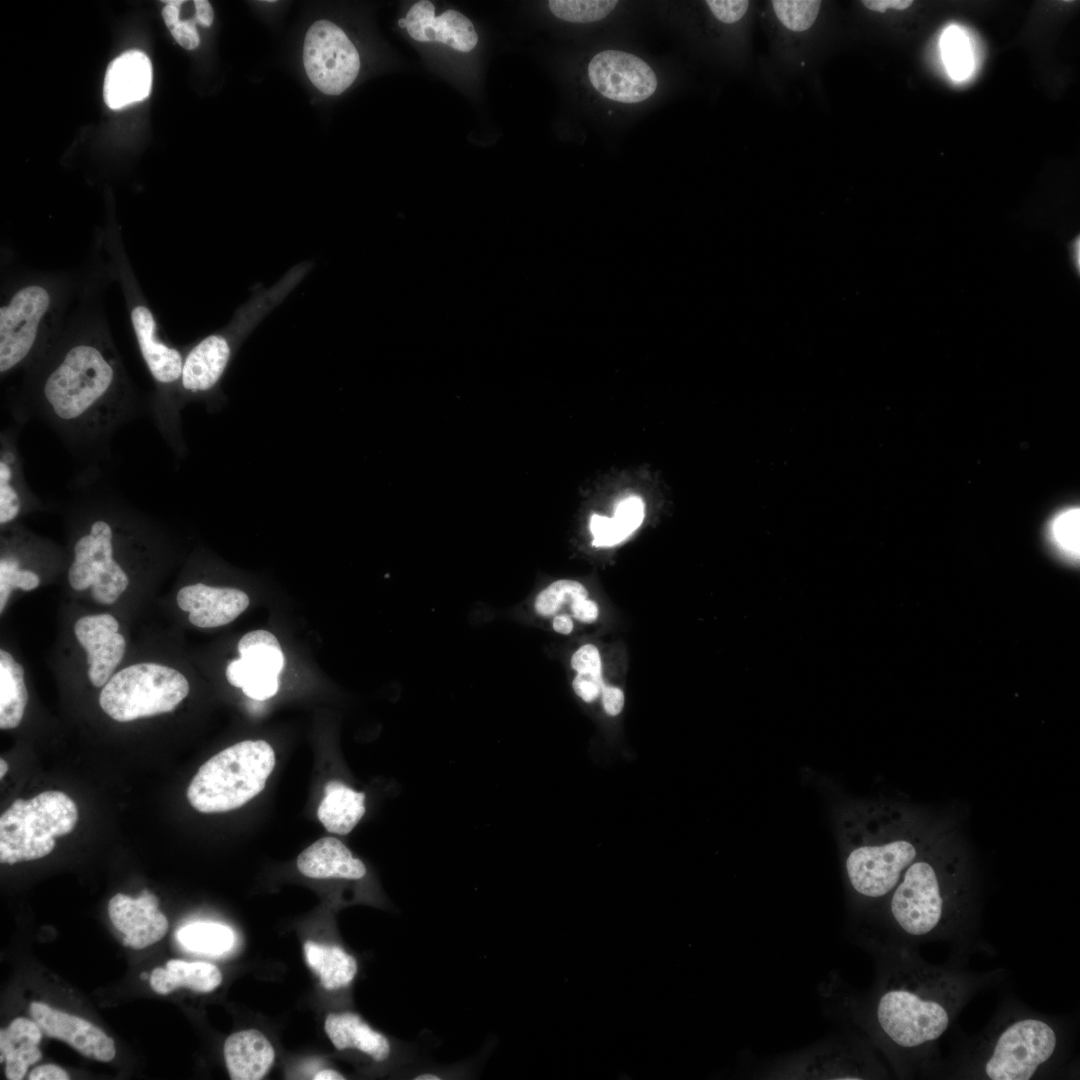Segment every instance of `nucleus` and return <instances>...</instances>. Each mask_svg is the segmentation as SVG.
<instances>
[{
    "label": "nucleus",
    "instance_id": "f257e3e1",
    "mask_svg": "<svg viewBox=\"0 0 1080 1080\" xmlns=\"http://www.w3.org/2000/svg\"><path fill=\"white\" fill-rule=\"evenodd\" d=\"M875 959L876 976L865 994H843L836 1011L867 1036L896 1076H935L944 1069L940 1039L965 1005L997 982L1003 970L974 973L924 960L916 946L859 940Z\"/></svg>",
    "mask_w": 1080,
    "mask_h": 1080
},
{
    "label": "nucleus",
    "instance_id": "f03ea898",
    "mask_svg": "<svg viewBox=\"0 0 1080 1080\" xmlns=\"http://www.w3.org/2000/svg\"><path fill=\"white\" fill-rule=\"evenodd\" d=\"M858 922L857 940L916 946L931 941L966 944L977 924L971 860L938 837L904 871L886 899Z\"/></svg>",
    "mask_w": 1080,
    "mask_h": 1080
},
{
    "label": "nucleus",
    "instance_id": "7ed1b4c3",
    "mask_svg": "<svg viewBox=\"0 0 1080 1080\" xmlns=\"http://www.w3.org/2000/svg\"><path fill=\"white\" fill-rule=\"evenodd\" d=\"M35 414L75 450H99L135 413L124 369L105 338L86 336L60 348L33 392Z\"/></svg>",
    "mask_w": 1080,
    "mask_h": 1080
},
{
    "label": "nucleus",
    "instance_id": "20e7f679",
    "mask_svg": "<svg viewBox=\"0 0 1080 1080\" xmlns=\"http://www.w3.org/2000/svg\"><path fill=\"white\" fill-rule=\"evenodd\" d=\"M1071 1045L1068 1021L1007 1000L982 1032L962 1044L945 1070L960 1079L1054 1078L1064 1074Z\"/></svg>",
    "mask_w": 1080,
    "mask_h": 1080
},
{
    "label": "nucleus",
    "instance_id": "39448f33",
    "mask_svg": "<svg viewBox=\"0 0 1080 1080\" xmlns=\"http://www.w3.org/2000/svg\"><path fill=\"white\" fill-rule=\"evenodd\" d=\"M309 262L297 264L270 288H259L238 308L230 323L192 345L186 352L176 395V408L202 401L214 410L224 401L221 382L242 343L253 329L277 307L311 270Z\"/></svg>",
    "mask_w": 1080,
    "mask_h": 1080
},
{
    "label": "nucleus",
    "instance_id": "423d86ee",
    "mask_svg": "<svg viewBox=\"0 0 1080 1080\" xmlns=\"http://www.w3.org/2000/svg\"><path fill=\"white\" fill-rule=\"evenodd\" d=\"M275 766V754L263 740L234 744L207 760L187 789L199 812L220 813L243 806L258 795Z\"/></svg>",
    "mask_w": 1080,
    "mask_h": 1080
},
{
    "label": "nucleus",
    "instance_id": "0eeeda50",
    "mask_svg": "<svg viewBox=\"0 0 1080 1080\" xmlns=\"http://www.w3.org/2000/svg\"><path fill=\"white\" fill-rule=\"evenodd\" d=\"M77 820L76 804L61 791L16 799L0 817V861L14 864L48 855L55 838L70 833Z\"/></svg>",
    "mask_w": 1080,
    "mask_h": 1080
},
{
    "label": "nucleus",
    "instance_id": "6e6552de",
    "mask_svg": "<svg viewBox=\"0 0 1080 1080\" xmlns=\"http://www.w3.org/2000/svg\"><path fill=\"white\" fill-rule=\"evenodd\" d=\"M188 693L189 683L181 672L157 663H138L108 680L99 704L112 719L127 722L170 712Z\"/></svg>",
    "mask_w": 1080,
    "mask_h": 1080
},
{
    "label": "nucleus",
    "instance_id": "1a4fd4ad",
    "mask_svg": "<svg viewBox=\"0 0 1080 1080\" xmlns=\"http://www.w3.org/2000/svg\"><path fill=\"white\" fill-rule=\"evenodd\" d=\"M937 838L924 830L909 837L860 845L849 852L845 871L862 918L886 899L908 866Z\"/></svg>",
    "mask_w": 1080,
    "mask_h": 1080
},
{
    "label": "nucleus",
    "instance_id": "9d476101",
    "mask_svg": "<svg viewBox=\"0 0 1080 1080\" xmlns=\"http://www.w3.org/2000/svg\"><path fill=\"white\" fill-rule=\"evenodd\" d=\"M854 1034L837 1035L769 1063L757 1073L775 1079H881L887 1071L872 1045Z\"/></svg>",
    "mask_w": 1080,
    "mask_h": 1080
},
{
    "label": "nucleus",
    "instance_id": "9b49d317",
    "mask_svg": "<svg viewBox=\"0 0 1080 1080\" xmlns=\"http://www.w3.org/2000/svg\"><path fill=\"white\" fill-rule=\"evenodd\" d=\"M55 309L53 291L42 283L16 289L0 307V373L6 376L39 352Z\"/></svg>",
    "mask_w": 1080,
    "mask_h": 1080
},
{
    "label": "nucleus",
    "instance_id": "f8f14e48",
    "mask_svg": "<svg viewBox=\"0 0 1080 1080\" xmlns=\"http://www.w3.org/2000/svg\"><path fill=\"white\" fill-rule=\"evenodd\" d=\"M68 580L75 590L91 587L95 602L110 605L126 590L129 578L115 558V530L105 519H96L74 544Z\"/></svg>",
    "mask_w": 1080,
    "mask_h": 1080
},
{
    "label": "nucleus",
    "instance_id": "ddd939ff",
    "mask_svg": "<svg viewBox=\"0 0 1080 1080\" xmlns=\"http://www.w3.org/2000/svg\"><path fill=\"white\" fill-rule=\"evenodd\" d=\"M303 64L315 87L325 94L339 95L355 81L360 57L341 28L318 20L306 33Z\"/></svg>",
    "mask_w": 1080,
    "mask_h": 1080
},
{
    "label": "nucleus",
    "instance_id": "4468645a",
    "mask_svg": "<svg viewBox=\"0 0 1080 1080\" xmlns=\"http://www.w3.org/2000/svg\"><path fill=\"white\" fill-rule=\"evenodd\" d=\"M239 659L226 669L228 682L249 698L263 701L279 690V675L285 659L278 639L269 631L246 633L238 643Z\"/></svg>",
    "mask_w": 1080,
    "mask_h": 1080
},
{
    "label": "nucleus",
    "instance_id": "2eb2a0df",
    "mask_svg": "<svg viewBox=\"0 0 1080 1080\" xmlns=\"http://www.w3.org/2000/svg\"><path fill=\"white\" fill-rule=\"evenodd\" d=\"M592 86L604 97L622 103H638L657 88L652 68L634 54L619 50L597 53L588 65Z\"/></svg>",
    "mask_w": 1080,
    "mask_h": 1080
},
{
    "label": "nucleus",
    "instance_id": "dca6fc26",
    "mask_svg": "<svg viewBox=\"0 0 1080 1080\" xmlns=\"http://www.w3.org/2000/svg\"><path fill=\"white\" fill-rule=\"evenodd\" d=\"M109 918L121 932L123 944L143 949L158 942L167 932L168 921L158 909V898L143 890L137 898L118 893L108 904Z\"/></svg>",
    "mask_w": 1080,
    "mask_h": 1080
},
{
    "label": "nucleus",
    "instance_id": "f3484780",
    "mask_svg": "<svg viewBox=\"0 0 1080 1080\" xmlns=\"http://www.w3.org/2000/svg\"><path fill=\"white\" fill-rule=\"evenodd\" d=\"M29 1013L45 1035L68 1043L82 1055L101 1062L114 1058L113 1039L87 1020L42 1002H32Z\"/></svg>",
    "mask_w": 1080,
    "mask_h": 1080
},
{
    "label": "nucleus",
    "instance_id": "a211bd4d",
    "mask_svg": "<svg viewBox=\"0 0 1080 1080\" xmlns=\"http://www.w3.org/2000/svg\"><path fill=\"white\" fill-rule=\"evenodd\" d=\"M118 629V621L110 614L84 616L74 625L76 638L87 653L88 675L95 687L108 682L124 656L126 643Z\"/></svg>",
    "mask_w": 1080,
    "mask_h": 1080
},
{
    "label": "nucleus",
    "instance_id": "6ab92c4d",
    "mask_svg": "<svg viewBox=\"0 0 1080 1080\" xmlns=\"http://www.w3.org/2000/svg\"><path fill=\"white\" fill-rule=\"evenodd\" d=\"M405 20L409 35L419 42H441L460 52L471 51L478 42L475 28L465 15L447 10L435 17L434 5L427 0L415 3Z\"/></svg>",
    "mask_w": 1080,
    "mask_h": 1080
},
{
    "label": "nucleus",
    "instance_id": "aec40b11",
    "mask_svg": "<svg viewBox=\"0 0 1080 1080\" xmlns=\"http://www.w3.org/2000/svg\"><path fill=\"white\" fill-rule=\"evenodd\" d=\"M248 595L236 588L188 585L177 594V604L189 613V621L200 628H213L235 620L249 605Z\"/></svg>",
    "mask_w": 1080,
    "mask_h": 1080
},
{
    "label": "nucleus",
    "instance_id": "412c9836",
    "mask_svg": "<svg viewBox=\"0 0 1080 1080\" xmlns=\"http://www.w3.org/2000/svg\"><path fill=\"white\" fill-rule=\"evenodd\" d=\"M152 86V65L141 51H127L108 66L103 95L113 110L124 108L147 98Z\"/></svg>",
    "mask_w": 1080,
    "mask_h": 1080
},
{
    "label": "nucleus",
    "instance_id": "4be33fe9",
    "mask_svg": "<svg viewBox=\"0 0 1080 1080\" xmlns=\"http://www.w3.org/2000/svg\"><path fill=\"white\" fill-rule=\"evenodd\" d=\"M297 867L304 876L315 879L360 880L367 873L364 863L334 837L321 838L302 851Z\"/></svg>",
    "mask_w": 1080,
    "mask_h": 1080
},
{
    "label": "nucleus",
    "instance_id": "5701e85b",
    "mask_svg": "<svg viewBox=\"0 0 1080 1080\" xmlns=\"http://www.w3.org/2000/svg\"><path fill=\"white\" fill-rule=\"evenodd\" d=\"M224 1057L231 1079L259 1080L268 1073L275 1051L261 1032L248 1029L226 1039Z\"/></svg>",
    "mask_w": 1080,
    "mask_h": 1080
},
{
    "label": "nucleus",
    "instance_id": "b1692460",
    "mask_svg": "<svg viewBox=\"0 0 1080 1080\" xmlns=\"http://www.w3.org/2000/svg\"><path fill=\"white\" fill-rule=\"evenodd\" d=\"M324 1028L338 1050L356 1049L376 1062L386 1060L391 1054L388 1038L374 1030L356 1013H330L326 1017Z\"/></svg>",
    "mask_w": 1080,
    "mask_h": 1080
},
{
    "label": "nucleus",
    "instance_id": "393cba45",
    "mask_svg": "<svg viewBox=\"0 0 1080 1080\" xmlns=\"http://www.w3.org/2000/svg\"><path fill=\"white\" fill-rule=\"evenodd\" d=\"M42 1033L34 1020L25 1018H16L6 1029H1L0 1061H5L7 1079H23L28 1067L42 1057L38 1048Z\"/></svg>",
    "mask_w": 1080,
    "mask_h": 1080
},
{
    "label": "nucleus",
    "instance_id": "a878e982",
    "mask_svg": "<svg viewBox=\"0 0 1080 1080\" xmlns=\"http://www.w3.org/2000/svg\"><path fill=\"white\" fill-rule=\"evenodd\" d=\"M366 811L365 794L341 781L331 780L325 785V794L317 815L327 831L339 835L350 833Z\"/></svg>",
    "mask_w": 1080,
    "mask_h": 1080
},
{
    "label": "nucleus",
    "instance_id": "bb28decb",
    "mask_svg": "<svg viewBox=\"0 0 1080 1080\" xmlns=\"http://www.w3.org/2000/svg\"><path fill=\"white\" fill-rule=\"evenodd\" d=\"M150 985L158 994H169L186 987L197 992H211L222 982L220 970L207 962H187L172 959L165 968H155L150 977Z\"/></svg>",
    "mask_w": 1080,
    "mask_h": 1080
},
{
    "label": "nucleus",
    "instance_id": "cd10ccee",
    "mask_svg": "<svg viewBox=\"0 0 1080 1080\" xmlns=\"http://www.w3.org/2000/svg\"><path fill=\"white\" fill-rule=\"evenodd\" d=\"M824 4L814 0H776L766 5L770 28L782 40L796 41L808 36L818 24Z\"/></svg>",
    "mask_w": 1080,
    "mask_h": 1080
},
{
    "label": "nucleus",
    "instance_id": "c85d7f7f",
    "mask_svg": "<svg viewBox=\"0 0 1080 1080\" xmlns=\"http://www.w3.org/2000/svg\"><path fill=\"white\" fill-rule=\"evenodd\" d=\"M304 953L308 966L318 974L321 985L327 990L348 987L357 974L356 959L340 946L307 941Z\"/></svg>",
    "mask_w": 1080,
    "mask_h": 1080
},
{
    "label": "nucleus",
    "instance_id": "c756f323",
    "mask_svg": "<svg viewBox=\"0 0 1080 1080\" xmlns=\"http://www.w3.org/2000/svg\"><path fill=\"white\" fill-rule=\"evenodd\" d=\"M12 438L2 440L0 456V523L5 525L15 520L24 504V499L33 496L24 478L20 458L12 443Z\"/></svg>",
    "mask_w": 1080,
    "mask_h": 1080
},
{
    "label": "nucleus",
    "instance_id": "7c9ffc66",
    "mask_svg": "<svg viewBox=\"0 0 1080 1080\" xmlns=\"http://www.w3.org/2000/svg\"><path fill=\"white\" fill-rule=\"evenodd\" d=\"M643 518L644 504L639 497L630 496L621 500L613 517L598 514L591 517L592 544L606 547L622 542L641 525Z\"/></svg>",
    "mask_w": 1080,
    "mask_h": 1080
},
{
    "label": "nucleus",
    "instance_id": "2f4dec72",
    "mask_svg": "<svg viewBox=\"0 0 1080 1080\" xmlns=\"http://www.w3.org/2000/svg\"><path fill=\"white\" fill-rule=\"evenodd\" d=\"M28 700L24 669L7 651L0 650V728L17 727Z\"/></svg>",
    "mask_w": 1080,
    "mask_h": 1080
},
{
    "label": "nucleus",
    "instance_id": "473e14b6",
    "mask_svg": "<svg viewBox=\"0 0 1080 1080\" xmlns=\"http://www.w3.org/2000/svg\"><path fill=\"white\" fill-rule=\"evenodd\" d=\"M177 939L185 948L203 954L220 955L234 943V933L228 926L213 922L187 924L177 932Z\"/></svg>",
    "mask_w": 1080,
    "mask_h": 1080
},
{
    "label": "nucleus",
    "instance_id": "72a5a7b5",
    "mask_svg": "<svg viewBox=\"0 0 1080 1080\" xmlns=\"http://www.w3.org/2000/svg\"><path fill=\"white\" fill-rule=\"evenodd\" d=\"M941 54L949 75L961 81L973 70V54L968 37L955 26L947 28L940 40Z\"/></svg>",
    "mask_w": 1080,
    "mask_h": 1080
},
{
    "label": "nucleus",
    "instance_id": "f704fd0d",
    "mask_svg": "<svg viewBox=\"0 0 1080 1080\" xmlns=\"http://www.w3.org/2000/svg\"><path fill=\"white\" fill-rule=\"evenodd\" d=\"M588 592L579 582L574 580H557L544 588L535 598L534 609L542 617H551L565 605L587 599Z\"/></svg>",
    "mask_w": 1080,
    "mask_h": 1080
},
{
    "label": "nucleus",
    "instance_id": "c9c22d12",
    "mask_svg": "<svg viewBox=\"0 0 1080 1080\" xmlns=\"http://www.w3.org/2000/svg\"><path fill=\"white\" fill-rule=\"evenodd\" d=\"M613 0H551V12L559 19L573 23H589L604 19L616 7Z\"/></svg>",
    "mask_w": 1080,
    "mask_h": 1080
},
{
    "label": "nucleus",
    "instance_id": "e433bc0d",
    "mask_svg": "<svg viewBox=\"0 0 1080 1080\" xmlns=\"http://www.w3.org/2000/svg\"><path fill=\"white\" fill-rule=\"evenodd\" d=\"M1079 508H1068L1051 521L1049 535L1054 546L1068 559H1079Z\"/></svg>",
    "mask_w": 1080,
    "mask_h": 1080
},
{
    "label": "nucleus",
    "instance_id": "4c0bfd02",
    "mask_svg": "<svg viewBox=\"0 0 1080 1080\" xmlns=\"http://www.w3.org/2000/svg\"><path fill=\"white\" fill-rule=\"evenodd\" d=\"M39 576L28 569L20 568L19 559L10 554L0 560V613L3 612L8 598L15 588L29 591L38 587Z\"/></svg>",
    "mask_w": 1080,
    "mask_h": 1080
},
{
    "label": "nucleus",
    "instance_id": "58836bf2",
    "mask_svg": "<svg viewBox=\"0 0 1080 1080\" xmlns=\"http://www.w3.org/2000/svg\"><path fill=\"white\" fill-rule=\"evenodd\" d=\"M712 15L722 23L734 24L748 12L749 1L744 0H708L705 1Z\"/></svg>",
    "mask_w": 1080,
    "mask_h": 1080
},
{
    "label": "nucleus",
    "instance_id": "ea45409f",
    "mask_svg": "<svg viewBox=\"0 0 1080 1080\" xmlns=\"http://www.w3.org/2000/svg\"><path fill=\"white\" fill-rule=\"evenodd\" d=\"M603 687L602 674L577 673L573 680L575 693L585 702L594 701L602 693Z\"/></svg>",
    "mask_w": 1080,
    "mask_h": 1080
},
{
    "label": "nucleus",
    "instance_id": "a19ab883",
    "mask_svg": "<svg viewBox=\"0 0 1080 1080\" xmlns=\"http://www.w3.org/2000/svg\"><path fill=\"white\" fill-rule=\"evenodd\" d=\"M571 667L577 673L601 674V659L598 649L592 644L580 647L571 658Z\"/></svg>",
    "mask_w": 1080,
    "mask_h": 1080
},
{
    "label": "nucleus",
    "instance_id": "79ce46f5",
    "mask_svg": "<svg viewBox=\"0 0 1080 1080\" xmlns=\"http://www.w3.org/2000/svg\"><path fill=\"white\" fill-rule=\"evenodd\" d=\"M196 19L180 21L170 30L172 36L183 48L193 50L198 47L200 38L195 28Z\"/></svg>",
    "mask_w": 1080,
    "mask_h": 1080
},
{
    "label": "nucleus",
    "instance_id": "37998d69",
    "mask_svg": "<svg viewBox=\"0 0 1080 1080\" xmlns=\"http://www.w3.org/2000/svg\"><path fill=\"white\" fill-rule=\"evenodd\" d=\"M602 702L605 711L615 716L619 714L624 705V694L622 690L614 686H605L602 689Z\"/></svg>",
    "mask_w": 1080,
    "mask_h": 1080
},
{
    "label": "nucleus",
    "instance_id": "c03bdc74",
    "mask_svg": "<svg viewBox=\"0 0 1080 1080\" xmlns=\"http://www.w3.org/2000/svg\"><path fill=\"white\" fill-rule=\"evenodd\" d=\"M570 610L574 618L585 623L594 622L599 613L597 604L588 599L573 602L570 605Z\"/></svg>",
    "mask_w": 1080,
    "mask_h": 1080
},
{
    "label": "nucleus",
    "instance_id": "a18cd8bd",
    "mask_svg": "<svg viewBox=\"0 0 1080 1080\" xmlns=\"http://www.w3.org/2000/svg\"><path fill=\"white\" fill-rule=\"evenodd\" d=\"M28 1078L30 1080H68L70 1077L61 1067L45 1064L33 1069Z\"/></svg>",
    "mask_w": 1080,
    "mask_h": 1080
},
{
    "label": "nucleus",
    "instance_id": "49530a36",
    "mask_svg": "<svg viewBox=\"0 0 1080 1080\" xmlns=\"http://www.w3.org/2000/svg\"><path fill=\"white\" fill-rule=\"evenodd\" d=\"M862 5L870 11L884 13L888 9L904 10L909 8L913 1L911 0H864L861 1Z\"/></svg>",
    "mask_w": 1080,
    "mask_h": 1080
},
{
    "label": "nucleus",
    "instance_id": "de8ad7c7",
    "mask_svg": "<svg viewBox=\"0 0 1080 1080\" xmlns=\"http://www.w3.org/2000/svg\"><path fill=\"white\" fill-rule=\"evenodd\" d=\"M194 6L196 9V21L204 26H211L214 13L210 3L207 0H196Z\"/></svg>",
    "mask_w": 1080,
    "mask_h": 1080
},
{
    "label": "nucleus",
    "instance_id": "09e8293b",
    "mask_svg": "<svg viewBox=\"0 0 1080 1080\" xmlns=\"http://www.w3.org/2000/svg\"><path fill=\"white\" fill-rule=\"evenodd\" d=\"M552 627L555 632L567 635L572 632L574 624L570 616L557 614L553 617Z\"/></svg>",
    "mask_w": 1080,
    "mask_h": 1080
},
{
    "label": "nucleus",
    "instance_id": "8fccbe9b",
    "mask_svg": "<svg viewBox=\"0 0 1080 1080\" xmlns=\"http://www.w3.org/2000/svg\"><path fill=\"white\" fill-rule=\"evenodd\" d=\"M179 12H180V6H176V5H172V4H166L164 6V8L162 9L163 19H164V22H165L166 26L169 28V30L174 28L180 22V20H179Z\"/></svg>",
    "mask_w": 1080,
    "mask_h": 1080
},
{
    "label": "nucleus",
    "instance_id": "3c124183",
    "mask_svg": "<svg viewBox=\"0 0 1080 1080\" xmlns=\"http://www.w3.org/2000/svg\"><path fill=\"white\" fill-rule=\"evenodd\" d=\"M314 1080H343L345 1077L332 1069H323L315 1074Z\"/></svg>",
    "mask_w": 1080,
    "mask_h": 1080
},
{
    "label": "nucleus",
    "instance_id": "603ef678",
    "mask_svg": "<svg viewBox=\"0 0 1080 1080\" xmlns=\"http://www.w3.org/2000/svg\"><path fill=\"white\" fill-rule=\"evenodd\" d=\"M414 1079L415 1080H440L442 1078L438 1074L431 1073V1072H426V1073H421V1074H418V1075L414 1076Z\"/></svg>",
    "mask_w": 1080,
    "mask_h": 1080
},
{
    "label": "nucleus",
    "instance_id": "864d4df0",
    "mask_svg": "<svg viewBox=\"0 0 1080 1080\" xmlns=\"http://www.w3.org/2000/svg\"><path fill=\"white\" fill-rule=\"evenodd\" d=\"M7 771H8V764L3 758H1L0 759V777L3 778L5 776V774L7 773Z\"/></svg>",
    "mask_w": 1080,
    "mask_h": 1080
},
{
    "label": "nucleus",
    "instance_id": "5fc2aeb1",
    "mask_svg": "<svg viewBox=\"0 0 1080 1080\" xmlns=\"http://www.w3.org/2000/svg\"><path fill=\"white\" fill-rule=\"evenodd\" d=\"M162 2H164L165 4H172V5H176V6H181L184 3V1H180V0H165V1H162Z\"/></svg>",
    "mask_w": 1080,
    "mask_h": 1080
},
{
    "label": "nucleus",
    "instance_id": "6e6d98bb",
    "mask_svg": "<svg viewBox=\"0 0 1080 1080\" xmlns=\"http://www.w3.org/2000/svg\"><path fill=\"white\" fill-rule=\"evenodd\" d=\"M398 23H399V26H400V27H402V28H406V24H407V23H406V20H405V19H400Z\"/></svg>",
    "mask_w": 1080,
    "mask_h": 1080
},
{
    "label": "nucleus",
    "instance_id": "4d7b16f0",
    "mask_svg": "<svg viewBox=\"0 0 1080 1080\" xmlns=\"http://www.w3.org/2000/svg\"><path fill=\"white\" fill-rule=\"evenodd\" d=\"M148 977H149V976H148V974H147L146 972H143V973L141 974V978H142V979H148Z\"/></svg>",
    "mask_w": 1080,
    "mask_h": 1080
}]
</instances>
